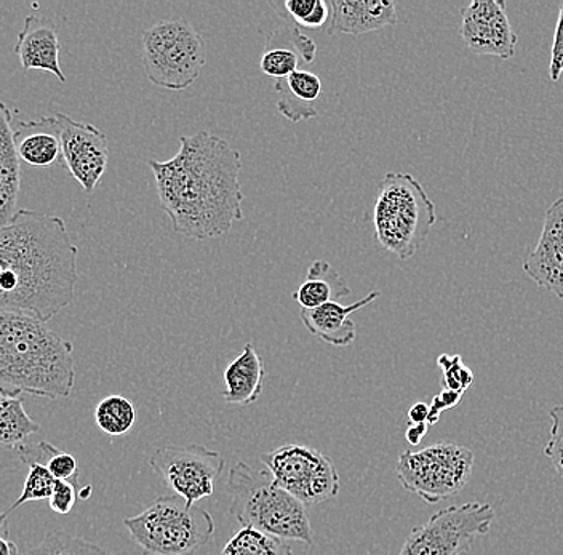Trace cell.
I'll return each mask as SVG.
<instances>
[{
  "label": "cell",
  "mask_w": 563,
  "mask_h": 555,
  "mask_svg": "<svg viewBox=\"0 0 563 555\" xmlns=\"http://www.w3.org/2000/svg\"><path fill=\"white\" fill-rule=\"evenodd\" d=\"M147 165L175 233L209 241L228 234L235 221L244 220L242 157L227 140L207 130L181 136L175 157Z\"/></svg>",
  "instance_id": "6da1fadb"
},
{
  "label": "cell",
  "mask_w": 563,
  "mask_h": 555,
  "mask_svg": "<svg viewBox=\"0 0 563 555\" xmlns=\"http://www.w3.org/2000/svg\"><path fill=\"white\" fill-rule=\"evenodd\" d=\"M77 258L63 218L18 210L0 226V311L52 321L76 297Z\"/></svg>",
  "instance_id": "7a4b0ae2"
},
{
  "label": "cell",
  "mask_w": 563,
  "mask_h": 555,
  "mask_svg": "<svg viewBox=\"0 0 563 555\" xmlns=\"http://www.w3.org/2000/svg\"><path fill=\"white\" fill-rule=\"evenodd\" d=\"M74 385L73 343L33 315L0 311V386L59 400L73 395Z\"/></svg>",
  "instance_id": "3957f363"
},
{
  "label": "cell",
  "mask_w": 563,
  "mask_h": 555,
  "mask_svg": "<svg viewBox=\"0 0 563 555\" xmlns=\"http://www.w3.org/2000/svg\"><path fill=\"white\" fill-rule=\"evenodd\" d=\"M229 512L239 525L250 526L285 541L314 544L306 506L274 480L269 470L253 469L244 462L229 470Z\"/></svg>",
  "instance_id": "277c9868"
},
{
  "label": "cell",
  "mask_w": 563,
  "mask_h": 555,
  "mask_svg": "<svg viewBox=\"0 0 563 555\" xmlns=\"http://www.w3.org/2000/svg\"><path fill=\"white\" fill-rule=\"evenodd\" d=\"M435 221L434 202L413 175L390 171L383 178L373 207V227L379 247L402 262L413 258Z\"/></svg>",
  "instance_id": "5b68a950"
},
{
  "label": "cell",
  "mask_w": 563,
  "mask_h": 555,
  "mask_svg": "<svg viewBox=\"0 0 563 555\" xmlns=\"http://www.w3.org/2000/svg\"><path fill=\"white\" fill-rule=\"evenodd\" d=\"M144 555H194L214 535L206 509L189 506L178 495L158 497L139 515L123 520Z\"/></svg>",
  "instance_id": "8992f818"
},
{
  "label": "cell",
  "mask_w": 563,
  "mask_h": 555,
  "mask_svg": "<svg viewBox=\"0 0 563 555\" xmlns=\"http://www.w3.org/2000/svg\"><path fill=\"white\" fill-rule=\"evenodd\" d=\"M206 63V42L188 21H161L144 31L143 68L154 86L174 91L189 89Z\"/></svg>",
  "instance_id": "52a82bcc"
},
{
  "label": "cell",
  "mask_w": 563,
  "mask_h": 555,
  "mask_svg": "<svg viewBox=\"0 0 563 555\" xmlns=\"http://www.w3.org/2000/svg\"><path fill=\"white\" fill-rule=\"evenodd\" d=\"M474 453L463 445L440 442L397 459V480L404 490L418 495L428 504L456 497L473 477Z\"/></svg>",
  "instance_id": "ba28073f"
},
{
  "label": "cell",
  "mask_w": 563,
  "mask_h": 555,
  "mask_svg": "<svg viewBox=\"0 0 563 555\" xmlns=\"http://www.w3.org/2000/svg\"><path fill=\"white\" fill-rule=\"evenodd\" d=\"M495 518L488 502L450 506L411 530L399 555L470 554L474 541L490 533Z\"/></svg>",
  "instance_id": "9c48e42d"
},
{
  "label": "cell",
  "mask_w": 563,
  "mask_h": 555,
  "mask_svg": "<svg viewBox=\"0 0 563 555\" xmlns=\"http://www.w3.org/2000/svg\"><path fill=\"white\" fill-rule=\"evenodd\" d=\"M260 459L274 480L306 508L340 495L341 479L333 459L316 448L285 444L263 453Z\"/></svg>",
  "instance_id": "30bf717a"
},
{
  "label": "cell",
  "mask_w": 563,
  "mask_h": 555,
  "mask_svg": "<svg viewBox=\"0 0 563 555\" xmlns=\"http://www.w3.org/2000/svg\"><path fill=\"white\" fill-rule=\"evenodd\" d=\"M150 466L167 482L175 495L189 506L214 493L224 469L223 456L202 445L158 448L150 458Z\"/></svg>",
  "instance_id": "8fae6325"
},
{
  "label": "cell",
  "mask_w": 563,
  "mask_h": 555,
  "mask_svg": "<svg viewBox=\"0 0 563 555\" xmlns=\"http://www.w3.org/2000/svg\"><path fill=\"white\" fill-rule=\"evenodd\" d=\"M59 138H62V167L69 171L87 195L97 189L109 164L108 136L98 126L77 122L58 112Z\"/></svg>",
  "instance_id": "7c38bea8"
},
{
  "label": "cell",
  "mask_w": 563,
  "mask_h": 555,
  "mask_svg": "<svg viewBox=\"0 0 563 555\" xmlns=\"http://www.w3.org/2000/svg\"><path fill=\"white\" fill-rule=\"evenodd\" d=\"M506 7L503 0H474L461 10V37L473 54L514 58L517 36Z\"/></svg>",
  "instance_id": "4fadbf2b"
},
{
  "label": "cell",
  "mask_w": 563,
  "mask_h": 555,
  "mask_svg": "<svg viewBox=\"0 0 563 555\" xmlns=\"http://www.w3.org/2000/svg\"><path fill=\"white\" fill-rule=\"evenodd\" d=\"M523 270L538 287L563 300V198L545 212L543 233L523 262Z\"/></svg>",
  "instance_id": "5bb4252c"
},
{
  "label": "cell",
  "mask_w": 563,
  "mask_h": 555,
  "mask_svg": "<svg viewBox=\"0 0 563 555\" xmlns=\"http://www.w3.org/2000/svg\"><path fill=\"white\" fill-rule=\"evenodd\" d=\"M15 54L24 71L51 73L62 84H66L65 73L59 66L58 30L47 16L27 15L23 30L18 33Z\"/></svg>",
  "instance_id": "9a60e30c"
},
{
  "label": "cell",
  "mask_w": 563,
  "mask_h": 555,
  "mask_svg": "<svg viewBox=\"0 0 563 555\" xmlns=\"http://www.w3.org/2000/svg\"><path fill=\"white\" fill-rule=\"evenodd\" d=\"M317 44L301 33L295 23H284L266 38L260 69L269 79L282 80L299 71V65H311L316 59Z\"/></svg>",
  "instance_id": "2e32d148"
},
{
  "label": "cell",
  "mask_w": 563,
  "mask_h": 555,
  "mask_svg": "<svg viewBox=\"0 0 563 555\" xmlns=\"http://www.w3.org/2000/svg\"><path fill=\"white\" fill-rule=\"evenodd\" d=\"M329 33L362 36L397 24V5L390 0H332Z\"/></svg>",
  "instance_id": "e0dca14e"
},
{
  "label": "cell",
  "mask_w": 563,
  "mask_h": 555,
  "mask_svg": "<svg viewBox=\"0 0 563 555\" xmlns=\"http://www.w3.org/2000/svg\"><path fill=\"white\" fill-rule=\"evenodd\" d=\"M379 297L382 291L375 290L352 304L344 306L332 301L320 308L301 309L299 318L306 329L323 343L334 347H346L355 340V323L351 321V315L361 311L362 308H367Z\"/></svg>",
  "instance_id": "ac0fdd59"
},
{
  "label": "cell",
  "mask_w": 563,
  "mask_h": 555,
  "mask_svg": "<svg viewBox=\"0 0 563 555\" xmlns=\"http://www.w3.org/2000/svg\"><path fill=\"white\" fill-rule=\"evenodd\" d=\"M16 154L21 162L34 168H51L62 165V138L55 115H45L38 121H15Z\"/></svg>",
  "instance_id": "d6986e66"
},
{
  "label": "cell",
  "mask_w": 563,
  "mask_h": 555,
  "mask_svg": "<svg viewBox=\"0 0 563 555\" xmlns=\"http://www.w3.org/2000/svg\"><path fill=\"white\" fill-rule=\"evenodd\" d=\"M15 114L0 101V226L15 217L21 189V160L15 146Z\"/></svg>",
  "instance_id": "ffe728a7"
},
{
  "label": "cell",
  "mask_w": 563,
  "mask_h": 555,
  "mask_svg": "<svg viewBox=\"0 0 563 555\" xmlns=\"http://www.w3.org/2000/svg\"><path fill=\"white\" fill-rule=\"evenodd\" d=\"M277 109L290 122L309 121L319 115L314 103L322 95V80L317 74L299 69V71L276 80Z\"/></svg>",
  "instance_id": "44dd1931"
},
{
  "label": "cell",
  "mask_w": 563,
  "mask_h": 555,
  "mask_svg": "<svg viewBox=\"0 0 563 555\" xmlns=\"http://www.w3.org/2000/svg\"><path fill=\"white\" fill-rule=\"evenodd\" d=\"M223 378L227 385L223 397L231 406L249 407L262 397L263 360L252 343H246L242 354L228 365Z\"/></svg>",
  "instance_id": "7402d4cb"
},
{
  "label": "cell",
  "mask_w": 563,
  "mask_h": 555,
  "mask_svg": "<svg viewBox=\"0 0 563 555\" xmlns=\"http://www.w3.org/2000/svg\"><path fill=\"white\" fill-rule=\"evenodd\" d=\"M350 295L351 288L333 266L325 259H316L309 266L305 282L291 295V298L301 306V309H316L332 301L340 303L341 298Z\"/></svg>",
  "instance_id": "603a6c76"
},
{
  "label": "cell",
  "mask_w": 563,
  "mask_h": 555,
  "mask_svg": "<svg viewBox=\"0 0 563 555\" xmlns=\"http://www.w3.org/2000/svg\"><path fill=\"white\" fill-rule=\"evenodd\" d=\"M38 430L24 410L23 392L0 386V448L16 449Z\"/></svg>",
  "instance_id": "cb8c5ba5"
},
{
  "label": "cell",
  "mask_w": 563,
  "mask_h": 555,
  "mask_svg": "<svg viewBox=\"0 0 563 555\" xmlns=\"http://www.w3.org/2000/svg\"><path fill=\"white\" fill-rule=\"evenodd\" d=\"M220 555H294L287 541L250 526L234 533Z\"/></svg>",
  "instance_id": "d4e9b609"
},
{
  "label": "cell",
  "mask_w": 563,
  "mask_h": 555,
  "mask_svg": "<svg viewBox=\"0 0 563 555\" xmlns=\"http://www.w3.org/2000/svg\"><path fill=\"white\" fill-rule=\"evenodd\" d=\"M136 418L139 413L135 406L123 396L104 397L95 410V423L111 437L129 434L135 426Z\"/></svg>",
  "instance_id": "484cf974"
},
{
  "label": "cell",
  "mask_w": 563,
  "mask_h": 555,
  "mask_svg": "<svg viewBox=\"0 0 563 555\" xmlns=\"http://www.w3.org/2000/svg\"><path fill=\"white\" fill-rule=\"evenodd\" d=\"M23 555H114L91 541L80 536L70 535L68 532H51L45 535L42 543L31 547Z\"/></svg>",
  "instance_id": "4316f807"
},
{
  "label": "cell",
  "mask_w": 563,
  "mask_h": 555,
  "mask_svg": "<svg viewBox=\"0 0 563 555\" xmlns=\"http://www.w3.org/2000/svg\"><path fill=\"white\" fill-rule=\"evenodd\" d=\"M24 465L30 466V473H27L26 480H24L21 497L5 512L7 518L26 502L51 500L56 479L52 476L48 467L42 462H35V459H31Z\"/></svg>",
  "instance_id": "83f0119b"
},
{
  "label": "cell",
  "mask_w": 563,
  "mask_h": 555,
  "mask_svg": "<svg viewBox=\"0 0 563 555\" xmlns=\"http://www.w3.org/2000/svg\"><path fill=\"white\" fill-rule=\"evenodd\" d=\"M284 7L294 23L302 30H320L332 16L329 3L323 0H287Z\"/></svg>",
  "instance_id": "f1b7e54d"
},
{
  "label": "cell",
  "mask_w": 563,
  "mask_h": 555,
  "mask_svg": "<svg viewBox=\"0 0 563 555\" xmlns=\"http://www.w3.org/2000/svg\"><path fill=\"white\" fill-rule=\"evenodd\" d=\"M438 365L443 375V386H445L443 389H450V391L464 395V391L473 386V370L463 364L461 356L442 354V356L438 357Z\"/></svg>",
  "instance_id": "f546056e"
},
{
  "label": "cell",
  "mask_w": 563,
  "mask_h": 555,
  "mask_svg": "<svg viewBox=\"0 0 563 555\" xmlns=\"http://www.w3.org/2000/svg\"><path fill=\"white\" fill-rule=\"evenodd\" d=\"M549 417H551L552 426L551 435H549L548 444L544 447V455L548 456L549 462L563 479V403L554 407L549 412Z\"/></svg>",
  "instance_id": "4dcf8cb0"
},
{
  "label": "cell",
  "mask_w": 563,
  "mask_h": 555,
  "mask_svg": "<svg viewBox=\"0 0 563 555\" xmlns=\"http://www.w3.org/2000/svg\"><path fill=\"white\" fill-rule=\"evenodd\" d=\"M79 480H56L48 500L52 511L62 515L69 514L79 500Z\"/></svg>",
  "instance_id": "1f68e13d"
},
{
  "label": "cell",
  "mask_w": 563,
  "mask_h": 555,
  "mask_svg": "<svg viewBox=\"0 0 563 555\" xmlns=\"http://www.w3.org/2000/svg\"><path fill=\"white\" fill-rule=\"evenodd\" d=\"M563 74V2L559 10L558 27H555L554 42L551 48V63H549V77L554 82L561 80Z\"/></svg>",
  "instance_id": "d6a6232c"
},
{
  "label": "cell",
  "mask_w": 563,
  "mask_h": 555,
  "mask_svg": "<svg viewBox=\"0 0 563 555\" xmlns=\"http://www.w3.org/2000/svg\"><path fill=\"white\" fill-rule=\"evenodd\" d=\"M461 400H463V395H461V392L443 389L439 396H435L434 399H432L431 406H429V426L438 423L443 412H446V410L455 409Z\"/></svg>",
  "instance_id": "836d02e7"
},
{
  "label": "cell",
  "mask_w": 563,
  "mask_h": 555,
  "mask_svg": "<svg viewBox=\"0 0 563 555\" xmlns=\"http://www.w3.org/2000/svg\"><path fill=\"white\" fill-rule=\"evenodd\" d=\"M428 424H411L408 426L407 432H405V439H407L408 444L413 445V447H418L421 444L424 435L428 434Z\"/></svg>",
  "instance_id": "e575fe53"
},
{
  "label": "cell",
  "mask_w": 563,
  "mask_h": 555,
  "mask_svg": "<svg viewBox=\"0 0 563 555\" xmlns=\"http://www.w3.org/2000/svg\"><path fill=\"white\" fill-rule=\"evenodd\" d=\"M408 420L411 421V424H428L429 420V406L424 402L415 403L410 410H408ZM429 426V424H428Z\"/></svg>",
  "instance_id": "d590c367"
},
{
  "label": "cell",
  "mask_w": 563,
  "mask_h": 555,
  "mask_svg": "<svg viewBox=\"0 0 563 555\" xmlns=\"http://www.w3.org/2000/svg\"><path fill=\"white\" fill-rule=\"evenodd\" d=\"M0 555H20L16 543L9 536H0Z\"/></svg>",
  "instance_id": "8d00e7d4"
},
{
  "label": "cell",
  "mask_w": 563,
  "mask_h": 555,
  "mask_svg": "<svg viewBox=\"0 0 563 555\" xmlns=\"http://www.w3.org/2000/svg\"><path fill=\"white\" fill-rule=\"evenodd\" d=\"M7 515L0 512V536H9V525H7Z\"/></svg>",
  "instance_id": "74e56055"
},
{
  "label": "cell",
  "mask_w": 563,
  "mask_h": 555,
  "mask_svg": "<svg viewBox=\"0 0 563 555\" xmlns=\"http://www.w3.org/2000/svg\"><path fill=\"white\" fill-rule=\"evenodd\" d=\"M90 491H91V487H90V485H88L86 490H80L79 498H82V500H87L88 495H90Z\"/></svg>",
  "instance_id": "f35d334b"
},
{
  "label": "cell",
  "mask_w": 563,
  "mask_h": 555,
  "mask_svg": "<svg viewBox=\"0 0 563 555\" xmlns=\"http://www.w3.org/2000/svg\"><path fill=\"white\" fill-rule=\"evenodd\" d=\"M561 80H562V90H563V74H562Z\"/></svg>",
  "instance_id": "ab89813d"
},
{
  "label": "cell",
  "mask_w": 563,
  "mask_h": 555,
  "mask_svg": "<svg viewBox=\"0 0 563 555\" xmlns=\"http://www.w3.org/2000/svg\"><path fill=\"white\" fill-rule=\"evenodd\" d=\"M463 555H470V554H463Z\"/></svg>",
  "instance_id": "60d3db41"
}]
</instances>
